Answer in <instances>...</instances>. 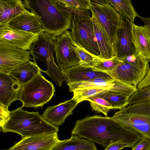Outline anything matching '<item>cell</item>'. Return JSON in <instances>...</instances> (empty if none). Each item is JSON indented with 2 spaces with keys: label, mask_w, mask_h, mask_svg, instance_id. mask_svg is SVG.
<instances>
[{
  "label": "cell",
  "mask_w": 150,
  "mask_h": 150,
  "mask_svg": "<svg viewBox=\"0 0 150 150\" xmlns=\"http://www.w3.org/2000/svg\"><path fill=\"white\" fill-rule=\"evenodd\" d=\"M122 61L116 56L107 60L96 58L91 67L94 71L107 73L113 70Z\"/></svg>",
  "instance_id": "4316f807"
},
{
  "label": "cell",
  "mask_w": 150,
  "mask_h": 150,
  "mask_svg": "<svg viewBox=\"0 0 150 150\" xmlns=\"http://www.w3.org/2000/svg\"><path fill=\"white\" fill-rule=\"evenodd\" d=\"M92 97H99L105 100L111 104L114 109L121 110L129 104V96L111 90H105Z\"/></svg>",
  "instance_id": "d4e9b609"
},
{
  "label": "cell",
  "mask_w": 150,
  "mask_h": 150,
  "mask_svg": "<svg viewBox=\"0 0 150 150\" xmlns=\"http://www.w3.org/2000/svg\"><path fill=\"white\" fill-rule=\"evenodd\" d=\"M121 16L127 17L130 22L134 23L138 14L130 0H105Z\"/></svg>",
  "instance_id": "484cf974"
},
{
  "label": "cell",
  "mask_w": 150,
  "mask_h": 150,
  "mask_svg": "<svg viewBox=\"0 0 150 150\" xmlns=\"http://www.w3.org/2000/svg\"><path fill=\"white\" fill-rule=\"evenodd\" d=\"M91 12L95 37L100 52L98 57L102 60L112 58L116 56L113 43L94 13Z\"/></svg>",
  "instance_id": "44dd1931"
},
{
  "label": "cell",
  "mask_w": 150,
  "mask_h": 150,
  "mask_svg": "<svg viewBox=\"0 0 150 150\" xmlns=\"http://www.w3.org/2000/svg\"><path fill=\"white\" fill-rule=\"evenodd\" d=\"M36 61H30L12 70L9 75L23 85L41 73Z\"/></svg>",
  "instance_id": "603a6c76"
},
{
  "label": "cell",
  "mask_w": 150,
  "mask_h": 150,
  "mask_svg": "<svg viewBox=\"0 0 150 150\" xmlns=\"http://www.w3.org/2000/svg\"></svg>",
  "instance_id": "ab89813d"
},
{
  "label": "cell",
  "mask_w": 150,
  "mask_h": 150,
  "mask_svg": "<svg viewBox=\"0 0 150 150\" xmlns=\"http://www.w3.org/2000/svg\"><path fill=\"white\" fill-rule=\"evenodd\" d=\"M112 117L123 126L150 139V100L129 104Z\"/></svg>",
  "instance_id": "277c9868"
},
{
  "label": "cell",
  "mask_w": 150,
  "mask_h": 150,
  "mask_svg": "<svg viewBox=\"0 0 150 150\" xmlns=\"http://www.w3.org/2000/svg\"><path fill=\"white\" fill-rule=\"evenodd\" d=\"M57 39L56 37L44 32L38 36L29 51L34 61H36L37 59H39L47 65L45 72L47 74L54 73L59 67L55 62L53 55Z\"/></svg>",
  "instance_id": "52a82bcc"
},
{
  "label": "cell",
  "mask_w": 150,
  "mask_h": 150,
  "mask_svg": "<svg viewBox=\"0 0 150 150\" xmlns=\"http://www.w3.org/2000/svg\"><path fill=\"white\" fill-rule=\"evenodd\" d=\"M60 141L57 133L24 137L7 150H52Z\"/></svg>",
  "instance_id": "5bb4252c"
},
{
  "label": "cell",
  "mask_w": 150,
  "mask_h": 150,
  "mask_svg": "<svg viewBox=\"0 0 150 150\" xmlns=\"http://www.w3.org/2000/svg\"><path fill=\"white\" fill-rule=\"evenodd\" d=\"M55 91L53 83L40 73L23 85L19 100L22 103V108H42L51 100Z\"/></svg>",
  "instance_id": "5b68a950"
},
{
  "label": "cell",
  "mask_w": 150,
  "mask_h": 150,
  "mask_svg": "<svg viewBox=\"0 0 150 150\" xmlns=\"http://www.w3.org/2000/svg\"><path fill=\"white\" fill-rule=\"evenodd\" d=\"M137 17H139L142 20L145 25L148 26L150 31V17H143L139 15H138Z\"/></svg>",
  "instance_id": "74e56055"
},
{
  "label": "cell",
  "mask_w": 150,
  "mask_h": 150,
  "mask_svg": "<svg viewBox=\"0 0 150 150\" xmlns=\"http://www.w3.org/2000/svg\"><path fill=\"white\" fill-rule=\"evenodd\" d=\"M149 68V66L138 67L122 60L113 70L107 73L114 79L137 87L145 77Z\"/></svg>",
  "instance_id": "4fadbf2b"
},
{
  "label": "cell",
  "mask_w": 150,
  "mask_h": 150,
  "mask_svg": "<svg viewBox=\"0 0 150 150\" xmlns=\"http://www.w3.org/2000/svg\"><path fill=\"white\" fill-rule=\"evenodd\" d=\"M79 103L77 99L73 97L71 99L57 105L48 107L41 116L51 125L58 127L72 114L73 110Z\"/></svg>",
  "instance_id": "2e32d148"
},
{
  "label": "cell",
  "mask_w": 150,
  "mask_h": 150,
  "mask_svg": "<svg viewBox=\"0 0 150 150\" xmlns=\"http://www.w3.org/2000/svg\"><path fill=\"white\" fill-rule=\"evenodd\" d=\"M52 3L61 10L74 16L86 17L91 16L90 10L80 9L70 7L65 4L62 0H51Z\"/></svg>",
  "instance_id": "f1b7e54d"
},
{
  "label": "cell",
  "mask_w": 150,
  "mask_h": 150,
  "mask_svg": "<svg viewBox=\"0 0 150 150\" xmlns=\"http://www.w3.org/2000/svg\"><path fill=\"white\" fill-rule=\"evenodd\" d=\"M22 108L10 111L9 118L0 127L1 131L14 132L22 138L58 132L59 127L48 122L38 112H29Z\"/></svg>",
  "instance_id": "7a4b0ae2"
},
{
  "label": "cell",
  "mask_w": 150,
  "mask_h": 150,
  "mask_svg": "<svg viewBox=\"0 0 150 150\" xmlns=\"http://www.w3.org/2000/svg\"><path fill=\"white\" fill-rule=\"evenodd\" d=\"M76 47V43L70 31L66 30L57 38L54 52L58 66L62 69L80 64L75 51Z\"/></svg>",
  "instance_id": "ba28073f"
},
{
  "label": "cell",
  "mask_w": 150,
  "mask_h": 150,
  "mask_svg": "<svg viewBox=\"0 0 150 150\" xmlns=\"http://www.w3.org/2000/svg\"><path fill=\"white\" fill-rule=\"evenodd\" d=\"M71 29L73 40L78 46L95 56L100 55L91 16H73Z\"/></svg>",
  "instance_id": "8992f818"
},
{
  "label": "cell",
  "mask_w": 150,
  "mask_h": 150,
  "mask_svg": "<svg viewBox=\"0 0 150 150\" xmlns=\"http://www.w3.org/2000/svg\"><path fill=\"white\" fill-rule=\"evenodd\" d=\"M75 50L81 64L91 67L98 56H95L78 46L76 43Z\"/></svg>",
  "instance_id": "4dcf8cb0"
},
{
  "label": "cell",
  "mask_w": 150,
  "mask_h": 150,
  "mask_svg": "<svg viewBox=\"0 0 150 150\" xmlns=\"http://www.w3.org/2000/svg\"><path fill=\"white\" fill-rule=\"evenodd\" d=\"M67 84L70 92L77 89L98 88L116 91L130 97L137 90L136 86L113 79L100 78L86 81L69 82Z\"/></svg>",
  "instance_id": "9c48e42d"
},
{
  "label": "cell",
  "mask_w": 150,
  "mask_h": 150,
  "mask_svg": "<svg viewBox=\"0 0 150 150\" xmlns=\"http://www.w3.org/2000/svg\"><path fill=\"white\" fill-rule=\"evenodd\" d=\"M132 150H150V139L142 136L139 140L132 147Z\"/></svg>",
  "instance_id": "836d02e7"
},
{
  "label": "cell",
  "mask_w": 150,
  "mask_h": 150,
  "mask_svg": "<svg viewBox=\"0 0 150 150\" xmlns=\"http://www.w3.org/2000/svg\"><path fill=\"white\" fill-rule=\"evenodd\" d=\"M150 85V67L144 78L137 86V90L142 89Z\"/></svg>",
  "instance_id": "8d00e7d4"
},
{
  "label": "cell",
  "mask_w": 150,
  "mask_h": 150,
  "mask_svg": "<svg viewBox=\"0 0 150 150\" xmlns=\"http://www.w3.org/2000/svg\"><path fill=\"white\" fill-rule=\"evenodd\" d=\"M91 1L93 2L100 5H104L107 4L105 0H92Z\"/></svg>",
  "instance_id": "f35d334b"
},
{
  "label": "cell",
  "mask_w": 150,
  "mask_h": 150,
  "mask_svg": "<svg viewBox=\"0 0 150 150\" xmlns=\"http://www.w3.org/2000/svg\"><path fill=\"white\" fill-rule=\"evenodd\" d=\"M23 85L9 75L0 74V103L8 108L19 99Z\"/></svg>",
  "instance_id": "d6986e66"
},
{
  "label": "cell",
  "mask_w": 150,
  "mask_h": 150,
  "mask_svg": "<svg viewBox=\"0 0 150 150\" xmlns=\"http://www.w3.org/2000/svg\"><path fill=\"white\" fill-rule=\"evenodd\" d=\"M126 147L131 148L129 145L121 141H117L115 142H111L104 150H121Z\"/></svg>",
  "instance_id": "d590c367"
},
{
  "label": "cell",
  "mask_w": 150,
  "mask_h": 150,
  "mask_svg": "<svg viewBox=\"0 0 150 150\" xmlns=\"http://www.w3.org/2000/svg\"><path fill=\"white\" fill-rule=\"evenodd\" d=\"M63 72L67 83L100 78L113 79L106 73L94 71L91 67L81 64L63 70Z\"/></svg>",
  "instance_id": "ac0fdd59"
},
{
  "label": "cell",
  "mask_w": 150,
  "mask_h": 150,
  "mask_svg": "<svg viewBox=\"0 0 150 150\" xmlns=\"http://www.w3.org/2000/svg\"><path fill=\"white\" fill-rule=\"evenodd\" d=\"M146 100H150V85L137 90L129 98V104H132Z\"/></svg>",
  "instance_id": "1f68e13d"
},
{
  "label": "cell",
  "mask_w": 150,
  "mask_h": 150,
  "mask_svg": "<svg viewBox=\"0 0 150 150\" xmlns=\"http://www.w3.org/2000/svg\"><path fill=\"white\" fill-rule=\"evenodd\" d=\"M85 100L88 101L93 110L103 113L107 116L110 110L113 109L111 104L102 98L91 97L87 98Z\"/></svg>",
  "instance_id": "83f0119b"
},
{
  "label": "cell",
  "mask_w": 150,
  "mask_h": 150,
  "mask_svg": "<svg viewBox=\"0 0 150 150\" xmlns=\"http://www.w3.org/2000/svg\"><path fill=\"white\" fill-rule=\"evenodd\" d=\"M29 51L0 44V74L9 75L13 70L32 59Z\"/></svg>",
  "instance_id": "7c38bea8"
},
{
  "label": "cell",
  "mask_w": 150,
  "mask_h": 150,
  "mask_svg": "<svg viewBox=\"0 0 150 150\" xmlns=\"http://www.w3.org/2000/svg\"><path fill=\"white\" fill-rule=\"evenodd\" d=\"M27 10L21 0H0V25H6Z\"/></svg>",
  "instance_id": "7402d4cb"
},
{
  "label": "cell",
  "mask_w": 150,
  "mask_h": 150,
  "mask_svg": "<svg viewBox=\"0 0 150 150\" xmlns=\"http://www.w3.org/2000/svg\"><path fill=\"white\" fill-rule=\"evenodd\" d=\"M90 10L94 13L113 44L120 24L121 16L107 3L100 5L91 1Z\"/></svg>",
  "instance_id": "8fae6325"
},
{
  "label": "cell",
  "mask_w": 150,
  "mask_h": 150,
  "mask_svg": "<svg viewBox=\"0 0 150 150\" xmlns=\"http://www.w3.org/2000/svg\"><path fill=\"white\" fill-rule=\"evenodd\" d=\"M6 25L13 30L26 32L38 35L44 32L37 16L28 10L11 20Z\"/></svg>",
  "instance_id": "e0dca14e"
},
{
  "label": "cell",
  "mask_w": 150,
  "mask_h": 150,
  "mask_svg": "<svg viewBox=\"0 0 150 150\" xmlns=\"http://www.w3.org/2000/svg\"><path fill=\"white\" fill-rule=\"evenodd\" d=\"M0 126L1 127L8 119L10 117V111L8 109V108L0 103Z\"/></svg>",
  "instance_id": "e575fe53"
},
{
  "label": "cell",
  "mask_w": 150,
  "mask_h": 150,
  "mask_svg": "<svg viewBox=\"0 0 150 150\" xmlns=\"http://www.w3.org/2000/svg\"><path fill=\"white\" fill-rule=\"evenodd\" d=\"M133 23L126 17L121 16L120 24L113 46L116 56L122 61L136 53L132 39Z\"/></svg>",
  "instance_id": "30bf717a"
},
{
  "label": "cell",
  "mask_w": 150,
  "mask_h": 150,
  "mask_svg": "<svg viewBox=\"0 0 150 150\" xmlns=\"http://www.w3.org/2000/svg\"><path fill=\"white\" fill-rule=\"evenodd\" d=\"M132 41L136 54L148 63L150 61V31L146 25L139 26L133 23Z\"/></svg>",
  "instance_id": "ffe728a7"
},
{
  "label": "cell",
  "mask_w": 150,
  "mask_h": 150,
  "mask_svg": "<svg viewBox=\"0 0 150 150\" xmlns=\"http://www.w3.org/2000/svg\"><path fill=\"white\" fill-rule=\"evenodd\" d=\"M38 36L26 32L13 30L6 25H0V44L30 50Z\"/></svg>",
  "instance_id": "9a60e30c"
},
{
  "label": "cell",
  "mask_w": 150,
  "mask_h": 150,
  "mask_svg": "<svg viewBox=\"0 0 150 150\" xmlns=\"http://www.w3.org/2000/svg\"><path fill=\"white\" fill-rule=\"evenodd\" d=\"M68 6L74 8L83 10H90L91 0H62Z\"/></svg>",
  "instance_id": "d6a6232c"
},
{
  "label": "cell",
  "mask_w": 150,
  "mask_h": 150,
  "mask_svg": "<svg viewBox=\"0 0 150 150\" xmlns=\"http://www.w3.org/2000/svg\"><path fill=\"white\" fill-rule=\"evenodd\" d=\"M52 150H98L95 144L78 136L60 140Z\"/></svg>",
  "instance_id": "cb8c5ba5"
},
{
  "label": "cell",
  "mask_w": 150,
  "mask_h": 150,
  "mask_svg": "<svg viewBox=\"0 0 150 150\" xmlns=\"http://www.w3.org/2000/svg\"><path fill=\"white\" fill-rule=\"evenodd\" d=\"M71 134L87 139L105 148L111 142L117 141L128 144L132 148L142 136L123 126L112 117L98 115L87 116L77 120Z\"/></svg>",
  "instance_id": "6da1fadb"
},
{
  "label": "cell",
  "mask_w": 150,
  "mask_h": 150,
  "mask_svg": "<svg viewBox=\"0 0 150 150\" xmlns=\"http://www.w3.org/2000/svg\"><path fill=\"white\" fill-rule=\"evenodd\" d=\"M26 8L37 17L44 32L59 36L71 28L73 16L55 6L50 0H25Z\"/></svg>",
  "instance_id": "3957f363"
},
{
  "label": "cell",
  "mask_w": 150,
  "mask_h": 150,
  "mask_svg": "<svg viewBox=\"0 0 150 150\" xmlns=\"http://www.w3.org/2000/svg\"><path fill=\"white\" fill-rule=\"evenodd\" d=\"M105 90L98 88H90L77 89L74 90L73 97L76 98L79 103L85 100L88 98L92 97Z\"/></svg>",
  "instance_id": "f546056e"
}]
</instances>
